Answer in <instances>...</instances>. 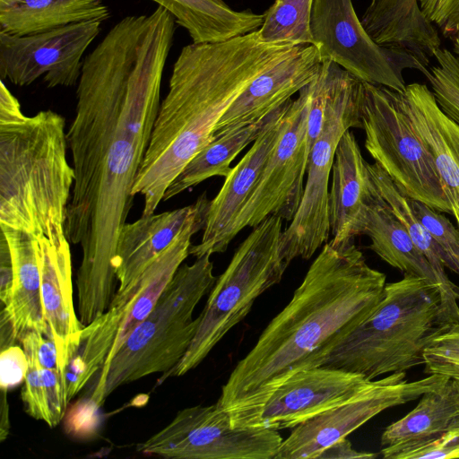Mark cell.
Returning <instances> with one entry per match:
<instances>
[{"instance_id":"25","label":"cell","mask_w":459,"mask_h":459,"mask_svg":"<svg viewBox=\"0 0 459 459\" xmlns=\"http://www.w3.org/2000/svg\"><path fill=\"white\" fill-rule=\"evenodd\" d=\"M109 17L104 0H0V32L13 36Z\"/></svg>"},{"instance_id":"35","label":"cell","mask_w":459,"mask_h":459,"mask_svg":"<svg viewBox=\"0 0 459 459\" xmlns=\"http://www.w3.org/2000/svg\"><path fill=\"white\" fill-rule=\"evenodd\" d=\"M452 459L459 458V418L433 442L405 453L400 459Z\"/></svg>"},{"instance_id":"30","label":"cell","mask_w":459,"mask_h":459,"mask_svg":"<svg viewBox=\"0 0 459 459\" xmlns=\"http://www.w3.org/2000/svg\"><path fill=\"white\" fill-rule=\"evenodd\" d=\"M433 58L427 79L442 111L459 125V54L439 48Z\"/></svg>"},{"instance_id":"5","label":"cell","mask_w":459,"mask_h":459,"mask_svg":"<svg viewBox=\"0 0 459 459\" xmlns=\"http://www.w3.org/2000/svg\"><path fill=\"white\" fill-rule=\"evenodd\" d=\"M448 327L443 320L437 288L403 273L386 283L372 311L352 330L333 342L316 367L362 375L368 380L424 364L427 346Z\"/></svg>"},{"instance_id":"17","label":"cell","mask_w":459,"mask_h":459,"mask_svg":"<svg viewBox=\"0 0 459 459\" xmlns=\"http://www.w3.org/2000/svg\"><path fill=\"white\" fill-rule=\"evenodd\" d=\"M36 240L43 313L56 348L63 385L84 327L74 305L70 242L65 230L58 229Z\"/></svg>"},{"instance_id":"33","label":"cell","mask_w":459,"mask_h":459,"mask_svg":"<svg viewBox=\"0 0 459 459\" xmlns=\"http://www.w3.org/2000/svg\"><path fill=\"white\" fill-rule=\"evenodd\" d=\"M424 373L459 380V323L436 336L423 354Z\"/></svg>"},{"instance_id":"19","label":"cell","mask_w":459,"mask_h":459,"mask_svg":"<svg viewBox=\"0 0 459 459\" xmlns=\"http://www.w3.org/2000/svg\"><path fill=\"white\" fill-rule=\"evenodd\" d=\"M328 214L332 242L353 240L359 234L366 209L377 195L368 162L350 130L342 136L332 167Z\"/></svg>"},{"instance_id":"9","label":"cell","mask_w":459,"mask_h":459,"mask_svg":"<svg viewBox=\"0 0 459 459\" xmlns=\"http://www.w3.org/2000/svg\"><path fill=\"white\" fill-rule=\"evenodd\" d=\"M361 120L370 156L408 196L452 214L433 156L414 130L399 91L363 82Z\"/></svg>"},{"instance_id":"11","label":"cell","mask_w":459,"mask_h":459,"mask_svg":"<svg viewBox=\"0 0 459 459\" xmlns=\"http://www.w3.org/2000/svg\"><path fill=\"white\" fill-rule=\"evenodd\" d=\"M282 440L276 429L233 427L214 403L179 411L136 451L173 459H274Z\"/></svg>"},{"instance_id":"29","label":"cell","mask_w":459,"mask_h":459,"mask_svg":"<svg viewBox=\"0 0 459 459\" xmlns=\"http://www.w3.org/2000/svg\"><path fill=\"white\" fill-rule=\"evenodd\" d=\"M314 0H274L258 30L268 43L312 44L309 19Z\"/></svg>"},{"instance_id":"34","label":"cell","mask_w":459,"mask_h":459,"mask_svg":"<svg viewBox=\"0 0 459 459\" xmlns=\"http://www.w3.org/2000/svg\"><path fill=\"white\" fill-rule=\"evenodd\" d=\"M420 9L459 54V0H418Z\"/></svg>"},{"instance_id":"12","label":"cell","mask_w":459,"mask_h":459,"mask_svg":"<svg viewBox=\"0 0 459 459\" xmlns=\"http://www.w3.org/2000/svg\"><path fill=\"white\" fill-rule=\"evenodd\" d=\"M448 378L432 374L408 381L405 372H396L369 380L350 399L295 427L282 440L274 459H316L325 448L347 437L378 413L416 400Z\"/></svg>"},{"instance_id":"16","label":"cell","mask_w":459,"mask_h":459,"mask_svg":"<svg viewBox=\"0 0 459 459\" xmlns=\"http://www.w3.org/2000/svg\"><path fill=\"white\" fill-rule=\"evenodd\" d=\"M291 99L281 105L273 118L232 168L216 196L210 201L204 233L199 244L190 247L189 255L223 253L235 238L234 225L251 195L264 167L281 135L283 116Z\"/></svg>"},{"instance_id":"36","label":"cell","mask_w":459,"mask_h":459,"mask_svg":"<svg viewBox=\"0 0 459 459\" xmlns=\"http://www.w3.org/2000/svg\"><path fill=\"white\" fill-rule=\"evenodd\" d=\"M1 389L8 391L13 385L24 380L28 361L24 350L11 345L1 351Z\"/></svg>"},{"instance_id":"21","label":"cell","mask_w":459,"mask_h":459,"mask_svg":"<svg viewBox=\"0 0 459 459\" xmlns=\"http://www.w3.org/2000/svg\"><path fill=\"white\" fill-rule=\"evenodd\" d=\"M1 236L6 241L12 267L11 286L2 311L12 323L16 340L21 341L29 332L52 339L41 303L37 240L11 228H1Z\"/></svg>"},{"instance_id":"2","label":"cell","mask_w":459,"mask_h":459,"mask_svg":"<svg viewBox=\"0 0 459 459\" xmlns=\"http://www.w3.org/2000/svg\"><path fill=\"white\" fill-rule=\"evenodd\" d=\"M385 274L370 267L354 239L324 244L290 301L260 334L222 385L217 404L247 428L270 395L358 325L383 296Z\"/></svg>"},{"instance_id":"1","label":"cell","mask_w":459,"mask_h":459,"mask_svg":"<svg viewBox=\"0 0 459 459\" xmlns=\"http://www.w3.org/2000/svg\"><path fill=\"white\" fill-rule=\"evenodd\" d=\"M175 33L158 14L128 15L83 59L66 133L75 177L65 231L82 248L75 283L87 314L103 313L117 291L118 235L134 204Z\"/></svg>"},{"instance_id":"23","label":"cell","mask_w":459,"mask_h":459,"mask_svg":"<svg viewBox=\"0 0 459 459\" xmlns=\"http://www.w3.org/2000/svg\"><path fill=\"white\" fill-rule=\"evenodd\" d=\"M195 208V203L169 212L142 215L125 223L118 235L115 266L120 292L175 239Z\"/></svg>"},{"instance_id":"31","label":"cell","mask_w":459,"mask_h":459,"mask_svg":"<svg viewBox=\"0 0 459 459\" xmlns=\"http://www.w3.org/2000/svg\"><path fill=\"white\" fill-rule=\"evenodd\" d=\"M409 200L418 220L444 252L446 267L459 275V230L429 205L411 197Z\"/></svg>"},{"instance_id":"8","label":"cell","mask_w":459,"mask_h":459,"mask_svg":"<svg viewBox=\"0 0 459 459\" xmlns=\"http://www.w3.org/2000/svg\"><path fill=\"white\" fill-rule=\"evenodd\" d=\"M326 61L329 80L322 128L308 156L301 201L280 242V255L287 266L298 257L311 258L328 242V184L335 152L346 131L362 128L363 82L336 63Z\"/></svg>"},{"instance_id":"38","label":"cell","mask_w":459,"mask_h":459,"mask_svg":"<svg viewBox=\"0 0 459 459\" xmlns=\"http://www.w3.org/2000/svg\"><path fill=\"white\" fill-rule=\"evenodd\" d=\"M2 397H1V427H0V438L1 441H4L8 435L9 431V415H8V403L6 398V390L1 389Z\"/></svg>"},{"instance_id":"6","label":"cell","mask_w":459,"mask_h":459,"mask_svg":"<svg viewBox=\"0 0 459 459\" xmlns=\"http://www.w3.org/2000/svg\"><path fill=\"white\" fill-rule=\"evenodd\" d=\"M211 255L180 265L152 312L96 375L89 397L91 406L99 408L119 386L163 374L183 358L201 319L200 315L193 317L194 310L217 279Z\"/></svg>"},{"instance_id":"3","label":"cell","mask_w":459,"mask_h":459,"mask_svg":"<svg viewBox=\"0 0 459 459\" xmlns=\"http://www.w3.org/2000/svg\"><path fill=\"white\" fill-rule=\"evenodd\" d=\"M299 46L264 42L257 30L182 48L132 192L143 197V215L154 213L170 183L214 140L219 121L250 82Z\"/></svg>"},{"instance_id":"15","label":"cell","mask_w":459,"mask_h":459,"mask_svg":"<svg viewBox=\"0 0 459 459\" xmlns=\"http://www.w3.org/2000/svg\"><path fill=\"white\" fill-rule=\"evenodd\" d=\"M369 380L329 367L293 374L267 399L247 428L292 429L353 396Z\"/></svg>"},{"instance_id":"4","label":"cell","mask_w":459,"mask_h":459,"mask_svg":"<svg viewBox=\"0 0 459 459\" xmlns=\"http://www.w3.org/2000/svg\"><path fill=\"white\" fill-rule=\"evenodd\" d=\"M65 120L52 110L25 116L0 83V227L36 239L65 229L74 183Z\"/></svg>"},{"instance_id":"10","label":"cell","mask_w":459,"mask_h":459,"mask_svg":"<svg viewBox=\"0 0 459 459\" xmlns=\"http://www.w3.org/2000/svg\"><path fill=\"white\" fill-rule=\"evenodd\" d=\"M309 30L322 61L336 63L362 82L402 92L406 88L405 69L429 75V68L412 55L377 44L364 29L351 0H314Z\"/></svg>"},{"instance_id":"27","label":"cell","mask_w":459,"mask_h":459,"mask_svg":"<svg viewBox=\"0 0 459 459\" xmlns=\"http://www.w3.org/2000/svg\"><path fill=\"white\" fill-rule=\"evenodd\" d=\"M168 9L193 43L221 42L261 28L264 13L235 11L223 0H151Z\"/></svg>"},{"instance_id":"20","label":"cell","mask_w":459,"mask_h":459,"mask_svg":"<svg viewBox=\"0 0 459 459\" xmlns=\"http://www.w3.org/2000/svg\"><path fill=\"white\" fill-rule=\"evenodd\" d=\"M399 94L414 130L433 156L450 204L459 207V125L442 111L426 84H408Z\"/></svg>"},{"instance_id":"24","label":"cell","mask_w":459,"mask_h":459,"mask_svg":"<svg viewBox=\"0 0 459 459\" xmlns=\"http://www.w3.org/2000/svg\"><path fill=\"white\" fill-rule=\"evenodd\" d=\"M359 234L367 235L369 248L391 266L426 281L442 293L440 280L406 229L377 190L368 205Z\"/></svg>"},{"instance_id":"32","label":"cell","mask_w":459,"mask_h":459,"mask_svg":"<svg viewBox=\"0 0 459 459\" xmlns=\"http://www.w3.org/2000/svg\"><path fill=\"white\" fill-rule=\"evenodd\" d=\"M20 342L22 344L28 361L24 385L21 392L25 412L31 418L43 420L48 424V411L44 382L36 351V332L27 333Z\"/></svg>"},{"instance_id":"39","label":"cell","mask_w":459,"mask_h":459,"mask_svg":"<svg viewBox=\"0 0 459 459\" xmlns=\"http://www.w3.org/2000/svg\"><path fill=\"white\" fill-rule=\"evenodd\" d=\"M451 206H452V214L455 216V221L458 225V228H459V207L455 204H451Z\"/></svg>"},{"instance_id":"37","label":"cell","mask_w":459,"mask_h":459,"mask_svg":"<svg viewBox=\"0 0 459 459\" xmlns=\"http://www.w3.org/2000/svg\"><path fill=\"white\" fill-rule=\"evenodd\" d=\"M377 456V454L369 452H359L352 448L351 443L346 438L337 440L331 446L325 448L316 458L319 459H349L366 458L372 459Z\"/></svg>"},{"instance_id":"28","label":"cell","mask_w":459,"mask_h":459,"mask_svg":"<svg viewBox=\"0 0 459 459\" xmlns=\"http://www.w3.org/2000/svg\"><path fill=\"white\" fill-rule=\"evenodd\" d=\"M278 108L263 119L215 138L203 148L168 186L163 201L171 199L212 177L226 178L232 169L230 163L236 156L249 143L255 141L273 118Z\"/></svg>"},{"instance_id":"22","label":"cell","mask_w":459,"mask_h":459,"mask_svg":"<svg viewBox=\"0 0 459 459\" xmlns=\"http://www.w3.org/2000/svg\"><path fill=\"white\" fill-rule=\"evenodd\" d=\"M416 407L385 428L381 435V455L400 459L445 433L459 418V380L448 378L425 392Z\"/></svg>"},{"instance_id":"26","label":"cell","mask_w":459,"mask_h":459,"mask_svg":"<svg viewBox=\"0 0 459 459\" xmlns=\"http://www.w3.org/2000/svg\"><path fill=\"white\" fill-rule=\"evenodd\" d=\"M368 169L381 197L437 273L442 285L441 312L444 322L449 326L459 323V287L445 272L446 258L444 252L416 217L410 204V196L396 186L377 162H368Z\"/></svg>"},{"instance_id":"13","label":"cell","mask_w":459,"mask_h":459,"mask_svg":"<svg viewBox=\"0 0 459 459\" xmlns=\"http://www.w3.org/2000/svg\"><path fill=\"white\" fill-rule=\"evenodd\" d=\"M310 82L299 91L283 116L281 135L234 225V237L269 216L291 221L304 193Z\"/></svg>"},{"instance_id":"14","label":"cell","mask_w":459,"mask_h":459,"mask_svg":"<svg viewBox=\"0 0 459 459\" xmlns=\"http://www.w3.org/2000/svg\"><path fill=\"white\" fill-rule=\"evenodd\" d=\"M101 23L82 22L24 36L0 32L1 80L27 86L43 77L48 88L76 85Z\"/></svg>"},{"instance_id":"18","label":"cell","mask_w":459,"mask_h":459,"mask_svg":"<svg viewBox=\"0 0 459 459\" xmlns=\"http://www.w3.org/2000/svg\"><path fill=\"white\" fill-rule=\"evenodd\" d=\"M322 62L315 45H299L250 82L219 121L214 139L267 117L311 82Z\"/></svg>"},{"instance_id":"7","label":"cell","mask_w":459,"mask_h":459,"mask_svg":"<svg viewBox=\"0 0 459 459\" xmlns=\"http://www.w3.org/2000/svg\"><path fill=\"white\" fill-rule=\"evenodd\" d=\"M283 220L275 215L254 227L209 292L195 335L179 362L158 384L195 368L225 334L249 313L255 300L287 269L280 255Z\"/></svg>"}]
</instances>
